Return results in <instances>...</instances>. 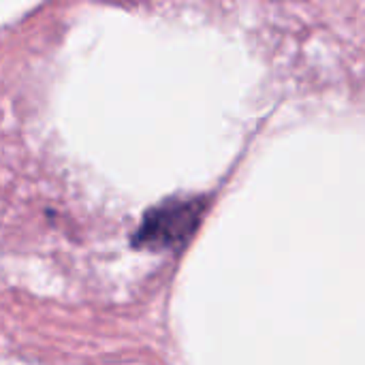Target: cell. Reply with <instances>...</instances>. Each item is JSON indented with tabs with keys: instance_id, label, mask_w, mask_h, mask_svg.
<instances>
[{
	"instance_id": "obj_1",
	"label": "cell",
	"mask_w": 365,
	"mask_h": 365,
	"mask_svg": "<svg viewBox=\"0 0 365 365\" xmlns=\"http://www.w3.org/2000/svg\"><path fill=\"white\" fill-rule=\"evenodd\" d=\"M205 212V199L199 197H171L160 205L152 207L135 237L137 248L148 250H173L184 246L197 231Z\"/></svg>"
}]
</instances>
